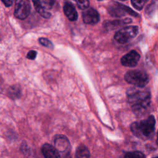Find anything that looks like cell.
I'll use <instances>...</instances> for the list:
<instances>
[{
  "instance_id": "1",
  "label": "cell",
  "mask_w": 158,
  "mask_h": 158,
  "mask_svg": "<svg viewBox=\"0 0 158 158\" xmlns=\"http://www.w3.org/2000/svg\"><path fill=\"white\" fill-rule=\"evenodd\" d=\"M128 102L134 111L146 109L151 102V93L147 90H131L128 93Z\"/></svg>"
},
{
  "instance_id": "2",
  "label": "cell",
  "mask_w": 158,
  "mask_h": 158,
  "mask_svg": "<svg viewBox=\"0 0 158 158\" xmlns=\"http://www.w3.org/2000/svg\"><path fill=\"white\" fill-rule=\"evenodd\" d=\"M156 120L153 115L149 116L145 120L133 122L131 126L132 133L137 137L141 139L149 138L155 129Z\"/></svg>"
},
{
  "instance_id": "3",
  "label": "cell",
  "mask_w": 158,
  "mask_h": 158,
  "mask_svg": "<svg viewBox=\"0 0 158 158\" xmlns=\"http://www.w3.org/2000/svg\"><path fill=\"white\" fill-rule=\"evenodd\" d=\"M125 80L129 83L138 87H144L149 82L146 73L139 70H130L125 75Z\"/></svg>"
},
{
  "instance_id": "4",
  "label": "cell",
  "mask_w": 158,
  "mask_h": 158,
  "mask_svg": "<svg viewBox=\"0 0 158 158\" xmlns=\"http://www.w3.org/2000/svg\"><path fill=\"white\" fill-rule=\"evenodd\" d=\"M138 31L137 26H127L118 30L114 35V39L118 43L124 44L134 38Z\"/></svg>"
},
{
  "instance_id": "5",
  "label": "cell",
  "mask_w": 158,
  "mask_h": 158,
  "mask_svg": "<svg viewBox=\"0 0 158 158\" xmlns=\"http://www.w3.org/2000/svg\"><path fill=\"white\" fill-rule=\"evenodd\" d=\"M36 11L43 17L49 18L51 10L56 4L55 0H32Z\"/></svg>"
},
{
  "instance_id": "6",
  "label": "cell",
  "mask_w": 158,
  "mask_h": 158,
  "mask_svg": "<svg viewBox=\"0 0 158 158\" xmlns=\"http://www.w3.org/2000/svg\"><path fill=\"white\" fill-rule=\"evenodd\" d=\"M108 12L110 15L116 17L124 16L126 14L135 17L138 15V14L130 8L118 2H112L110 4L108 7Z\"/></svg>"
},
{
  "instance_id": "7",
  "label": "cell",
  "mask_w": 158,
  "mask_h": 158,
  "mask_svg": "<svg viewBox=\"0 0 158 158\" xmlns=\"http://www.w3.org/2000/svg\"><path fill=\"white\" fill-rule=\"evenodd\" d=\"M30 3L28 0H16L14 15L19 19H25L30 14Z\"/></svg>"
},
{
  "instance_id": "8",
  "label": "cell",
  "mask_w": 158,
  "mask_h": 158,
  "mask_svg": "<svg viewBox=\"0 0 158 158\" xmlns=\"http://www.w3.org/2000/svg\"><path fill=\"white\" fill-rule=\"evenodd\" d=\"M54 148L58 152L62 153H68L70 149V144L67 139L64 135L56 136L54 141Z\"/></svg>"
},
{
  "instance_id": "9",
  "label": "cell",
  "mask_w": 158,
  "mask_h": 158,
  "mask_svg": "<svg viewBox=\"0 0 158 158\" xmlns=\"http://www.w3.org/2000/svg\"><path fill=\"white\" fill-rule=\"evenodd\" d=\"M139 58V54L136 51L132 50L122 57L121 63L124 66L133 67L137 65Z\"/></svg>"
},
{
  "instance_id": "10",
  "label": "cell",
  "mask_w": 158,
  "mask_h": 158,
  "mask_svg": "<svg viewBox=\"0 0 158 158\" xmlns=\"http://www.w3.org/2000/svg\"><path fill=\"white\" fill-rule=\"evenodd\" d=\"M83 20L86 24L94 25L97 23L100 19L99 14L93 8L88 9L83 12Z\"/></svg>"
},
{
  "instance_id": "11",
  "label": "cell",
  "mask_w": 158,
  "mask_h": 158,
  "mask_svg": "<svg viewBox=\"0 0 158 158\" xmlns=\"http://www.w3.org/2000/svg\"><path fill=\"white\" fill-rule=\"evenodd\" d=\"M41 152L44 158H60L57 149L49 144L45 143L41 148Z\"/></svg>"
},
{
  "instance_id": "12",
  "label": "cell",
  "mask_w": 158,
  "mask_h": 158,
  "mask_svg": "<svg viewBox=\"0 0 158 158\" xmlns=\"http://www.w3.org/2000/svg\"><path fill=\"white\" fill-rule=\"evenodd\" d=\"M64 12L66 17L71 21H75L78 18V14L75 8L70 2L65 3L64 6Z\"/></svg>"
},
{
  "instance_id": "13",
  "label": "cell",
  "mask_w": 158,
  "mask_h": 158,
  "mask_svg": "<svg viewBox=\"0 0 158 158\" xmlns=\"http://www.w3.org/2000/svg\"><path fill=\"white\" fill-rule=\"evenodd\" d=\"M131 22V20L130 19H125L121 20H114V21H107L104 23V27L107 29H113L118 26H120L122 24L128 23Z\"/></svg>"
},
{
  "instance_id": "14",
  "label": "cell",
  "mask_w": 158,
  "mask_h": 158,
  "mask_svg": "<svg viewBox=\"0 0 158 158\" xmlns=\"http://www.w3.org/2000/svg\"><path fill=\"white\" fill-rule=\"evenodd\" d=\"M75 158H90V153L88 148L84 145L79 146L76 150Z\"/></svg>"
},
{
  "instance_id": "15",
  "label": "cell",
  "mask_w": 158,
  "mask_h": 158,
  "mask_svg": "<svg viewBox=\"0 0 158 158\" xmlns=\"http://www.w3.org/2000/svg\"><path fill=\"white\" fill-rule=\"evenodd\" d=\"M8 96L12 99H16L20 96L21 90L19 86L14 85L9 88L7 90Z\"/></svg>"
},
{
  "instance_id": "16",
  "label": "cell",
  "mask_w": 158,
  "mask_h": 158,
  "mask_svg": "<svg viewBox=\"0 0 158 158\" xmlns=\"http://www.w3.org/2000/svg\"><path fill=\"white\" fill-rule=\"evenodd\" d=\"M124 158H146L143 153L140 151H135L133 152H127L124 156Z\"/></svg>"
},
{
  "instance_id": "17",
  "label": "cell",
  "mask_w": 158,
  "mask_h": 158,
  "mask_svg": "<svg viewBox=\"0 0 158 158\" xmlns=\"http://www.w3.org/2000/svg\"><path fill=\"white\" fill-rule=\"evenodd\" d=\"M148 1L149 0H131L133 7L138 10H141Z\"/></svg>"
},
{
  "instance_id": "18",
  "label": "cell",
  "mask_w": 158,
  "mask_h": 158,
  "mask_svg": "<svg viewBox=\"0 0 158 158\" xmlns=\"http://www.w3.org/2000/svg\"><path fill=\"white\" fill-rule=\"evenodd\" d=\"M77 6L78 7L79 9H86L89 7V2L88 0H73Z\"/></svg>"
},
{
  "instance_id": "19",
  "label": "cell",
  "mask_w": 158,
  "mask_h": 158,
  "mask_svg": "<svg viewBox=\"0 0 158 158\" xmlns=\"http://www.w3.org/2000/svg\"><path fill=\"white\" fill-rule=\"evenodd\" d=\"M39 42L44 46L49 48H53V44L47 38H40L39 39Z\"/></svg>"
},
{
  "instance_id": "20",
  "label": "cell",
  "mask_w": 158,
  "mask_h": 158,
  "mask_svg": "<svg viewBox=\"0 0 158 158\" xmlns=\"http://www.w3.org/2000/svg\"><path fill=\"white\" fill-rule=\"evenodd\" d=\"M36 54H37V52L36 51H34V50H31V51H30L27 55V57L28 59H30V60H33L35 59L36 56Z\"/></svg>"
},
{
  "instance_id": "21",
  "label": "cell",
  "mask_w": 158,
  "mask_h": 158,
  "mask_svg": "<svg viewBox=\"0 0 158 158\" xmlns=\"http://www.w3.org/2000/svg\"><path fill=\"white\" fill-rule=\"evenodd\" d=\"M1 1L4 4V5L7 7L10 6L14 2V0H1Z\"/></svg>"
},
{
  "instance_id": "22",
  "label": "cell",
  "mask_w": 158,
  "mask_h": 158,
  "mask_svg": "<svg viewBox=\"0 0 158 158\" xmlns=\"http://www.w3.org/2000/svg\"><path fill=\"white\" fill-rule=\"evenodd\" d=\"M3 89V83L0 80V94L2 93Z\"/></svg>"
},
{
  "instance_id": "23",
  "label": "cell",
  "mask_w": 158,
  "mask_h": 158,
  "mask_svg": "<svg viewBox=\"0 0 158 158\" xmlns=\"http://www.w3.org/2000/svg\"><path fill=\"white\" fill-rule=\"evenodd\" d=\"M157 144L158 145V131H157Z\"/></svg>"
},
{
  "instance_id": "24",
  "label": "cell",
  "mask_w": 158,
  "mask_h": 158,
  "mask_svg": "<svg viewBox=\"0 0 158 158\" xmlns=\"http://www.w3.org/2000/svg\"><path fill=\"white\" fill-rule=\"evenodd\" d=\"M153 158H158V156H156V157H153Z\"/></svg>"
},
{
  "instance_id": "25",
  "label": "cell",
  "mask_w": 158,
  "mask_h": 158,
  "mask_svg": "<svg viewBox=\"0 0 158 158\" xmlns=\"http://www.w3.org/2000/svg\"><path fill=\"white\" fill-rule=\"evenodd\" d=\"M98 1H102V0H98Z\"/></svg>"
},
{
  "instance_id": "26",
  "label": "cell",
  "mask_w": 158,
  "mask_h": 158,
  "mask_svg": "<svg viewBox=\"0 0 158 158\" xmlns=\"http://www.w3.org/2000/svg\"><path fill=\"white\" fill-rule=\"evenodd\" d=\"M122 1H125V0H122Z\"/></svg>"
}]
</instances>
